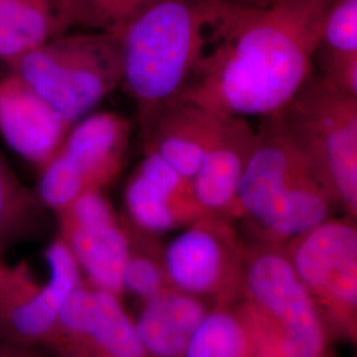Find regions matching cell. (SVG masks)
Here are the masks:
<instances>
[{"label":"cell","mask_w":357,"mask_h":357,"mask_svg":"<svg viewBox=\"0 0 357 357\" xmlns=\"http://www.w3.org/2000/svg\"><path fill=\"white\" fill-rule=\"evenodd\" d=\"M332 0H209L204 56L178 100L220 115L275 114L314 72Z\"/></svg>","instance_id":"obj_1"},{"label":"cell","mask_w":357,"mask_h":357,"mask_svg":"<svg viewBox=\"0 0 357 357\" xmlns=\"http://www.w3.org/2000/svg\"><path fill=\"white\" fill-rule=\"evenodd\" d=\"M209 0H150L116 31L122 82L141 126L178 100L204 56Z\"/></svg>","instance_id":"obj_2"},{"label":"cell","mask_w":357,"mask_h":357,"mask_svg":"<svg viewBox=\"0 0 357 357\" xmlns=\"http://www.w3.org/2000/svg\"><path fill=\"white\" fill-rule=\"evenodd\" d=\"M339 208L277 115L259 118L255 144L237 192V217L249 218L261 238L287 243Z\"/></svg>","instance_id":"obj_3"},{"label":"cell","mask_w":357,"mask_h":357,"mask_svg":"<svg viewBox=\"0 0 357 357\" xmlns=\"http://www.w3.org/2000/svg\"><path fill=\"white\" fill-rule=\"evenodd\" d=\"M70 123H76L122 82L116 32L68 31L8 65Z\"/></svg>","instance_id":"obj_4"},{"label":"cell","mask_w":357,"mask_h":357,"mask_svg":"<svg viewBox=\"0 0 357 357\" xmlns=\"http://www.w3.org/2000/svg\"><path fill=\"white\" fill-rule=\"evenodd\" d=\"M274 115L339 208L356 218L357 97L314 70Z\"/></svg>","instance_id":"obj_5"},{"label":"cell","mask_w":357,"mask_h":357,"mask_svg":"<svg viewBox=\"0 0 357 357\" xmlns=\"http://www.w3.org/2000/svg\"><path fill=\"white\" fill-rule=\"evenodd\" d=\"M243 281L280 357H324L327 333L319 305L298 277L286 243L259 238L246 246Z\"/></svg>","instance_id":"obj_6"},{"label":"cell","mask_w":357,"mask_h":357,"mask_svg":"<svg viewBox=\"0 0 357 357\" xmlns=\"http://www.w3.org/2000/svg\"><path fill=\"white\" fill-rule=\"evenodd\" d=\"M130 139L131 123L122 115L102 112L81 118L40 169L38 200L59 213L82 195L102 191L126 165Z\"/></svg>","instance_id":"obj_7"},{"label":"cell","mask_w":357,"mask_h":357,"mask_svg":"<svg viewBox=\"0 0 357 357\" xmlns=\"http://www.w3.org/2000/svg\"><path fill=\"white\" fill-rule=\"evenodd\" d=\"M245 245L231 220L205 213L163 249L167 281L197 298L225 296L243 281Z\"/></svg>","instance_id":"obj_8"},{"label":"cell","mask_w":357,"mask_h":357,"mask_svg":"<svg viewBox=\"0 0 357 357\" xmlns=\"http://www.w3.org/2000/svg\"><path fill=\"white\" fill-rule=\"evenodd\" d=\"M307 290L336 317L351 320L357 305V229L351 216L330 217L286 243Z\"/></svg>","instance_id":"obj_9"},{"label":"cell","mask_w":357,"mask_h":357,"mask_svg":"<svg viewBox=\"0 0 357 357\" xmlns=\"http://www.w3.org/2000/svg\"><path fill=\"white\" fill-rule=\"evenodd\" d=\"M60 217V238L75 255L93 287L119 296L131 250L128 227L122 225L102 191L78 197Z\"/></svg>","instance_id":"obj_10"},{"label":"cell","mask_w":357,"mask_h":357,"mask_svg":"<svg viewBox=\"0 0 357 357\" xmlns=\"http://www.w3.org/2000/svg\"><path fill=\"white\" fill-rule=\"evenodd\" d=\"M50 277L38 286L24 268L4 270L0 293L6 296V319L13 333L26 340H45L53 331L65 299L81 284V268L59 237L47 249Z\"/></svg>","instance_id":"obj_11"},{"label":"cell","mask_w":357,"mask_h":357,"mask_svg":"<svg viewBox=\"0 0 357 357\" xmlns=\"http://www.w3.org/2000/svg\"><path fill=\"white\" fill-rule=\"evenodd\" d=\"M125 203L131 225L153 236L187 227L205 215L191 180L151 151H143L128 178Z\"/></svg>","instance_id":"obj_12"},{"label":"cell","mask_w":357,"mask_h":357,"mask_svg":"<svg viewBox=\"0 0 357 357\" xmlns=\"http://www.w3.org/2000/svg\"><path fill=\"white\" fill-rule=\"evenodd\" d=\"M73 123L13 72L0 78V134L15 153L41 169Z\"/></svg>","instance_id":"obj_13"},{"label":"cell","mask_w":357,"mask_h":357,"mask_svg":"<svg viewBox=\"0 0 357 357\" xmlns=\"http://www.w3.org/2000/svg\"><path fill=\"white\" fill-rule=\"evenodd\" d=\"M255 144L246 118L222 115L204 159L191 178L193 196L208 215L237 217V192Z\"/></svg>","instance_id":"obj_14"},{"label":"cell","mask_w":357,"mask_h":357,"mask_svg":"<svg viewBox=\"0 0 357 357\" xmlns=\"http://www.w3.org/2000/svg\"><path fill=\"white\" fill-rule=\"evenodd\" d=\"M222 115L175 100L142 125L143 151H151L191 180L213 141Z\"/></svg>","instance_id":"obj_15"},{"label":"cell","mask_w":357,"mask_h":357,"mask_svg":"<svg viewBox=\"0 0 357 357\" xmlns=\"http://www.w3.org/2000/svg\"><path fill=\"white\" fill-rule=\"evenodd\" d=\"M208 312L202 298L175 289H166L146 301L135 327L147 356L184 357Z\"/></svg>","instance_id":"obj_16"},{"label":"cell","mask_w":357,"mask_h":357,"mask_svg":"<svg viewBox=\"0 0 357 357\" xmlns=\"http://www.w3.org/2000/svg\"><path fill=\"white\" fill-rule=\"evenodd\" d=\"M54 344L77 357H149L118 296L97 289L78 330Z\"/></svg>","instance_id":"obj_17"},{"label":"cell","mask_w":357,"mask_h":357,"mask_svg":"<svg viewBox=\"0 0 357 357\" xmlns=\"http://www.w3.org/2000/svg\"><path fill=\"white\" fill-rule=\"evenodd\" d=\"M65 32L60 0H0V61L4 64Z\"/></svg>","instance_id":"obj_18"},{"label":"cell","mask_w":357,"mask_h":357,"mask_svg":"<svg viewBox=\"0 0 357 357\" xmlns=\"http://www.w3.org/2000/svg\"><path fill=\"white\" fill-rule=\"evenodd\" d=\"M257 330L250 317L228 307L206 314L184 357H257Z\"/></svg>","instance_id":"obj_19"},{"label":"cell","mask_w":357,"mask_h":357,"mask_svg":"<svg viewBox=\"0 0 357 357\" xmlns=\"http://www.w3.org/2000/svg\"><path fill=\"white\" fill-rule=\"evenodd\" d=\"M131 250L123 271V290L142 298L144 302L162 293L167 287L163 264V249L155 241V236L131 225L128 227Z\"/></svg>","instance_id":"obj_20"},{"label":"cell","mask_w":357,"mask_h":357,"mask_svg":"<svg viewBox=\"0 0 357 357\" xmlns=\"http://www.w3.org/2000/svg\"><path fill=\"white\" fill-rule=\"evenodd\" d=\"M150 0H60L66 31L116 32Z\"/></svg>","instance_id":"obj_21"},{"label":"cell","mask_w":357,"mask_h":357,"mask_svg":"<svg viewBox=\"0 0 357 357\" xmlns=\"http://www.w3.org/2000/svg\"><path fill=\"white\" fill-rule=\"evenodd\" d=\"M33 206V195L20 184L0 155V238L22 228Z\"/></svg>","instance_id":"obj_22"},{"label":"cell","mask_w":357,"mask_h":357,"mask_svg":"<svg viewBox=\"0 0 357 357\" xmlns=\"http://www.w3.org/2000/svg\"><path fill=\"white\" fill-rule=\"evenodd\" d=\"M318 48L335 53H357V0H332Z\"/></svg>","instance_id":"obj_23"},{"label":"cell","mask_w":357,"mask_h":357,"mask_svg":"<svg viewBox=\"0 0 357 357\" xmlns=\"http://www.w3.org/2000/svg\"><path fill=\"white\" fill-rule=\"evenodd\" d=\"M314 70L335 88L357 97V53H335L317 48Z\"/></svg>","instance_id":"obj_24"},{"label":"cell","mask_w":357,"mask_h":357,"mask_svg":"<svg viewBox=\"0 0 357 357\" xmlns=\"http://www.w3.org/2000/svg\"><path fill=\"white\" fill-rule=\"evenodd\" d=\"M10 357H38L35 356V355H31V354H19V355H13V356Z\"/></svg>","instance_id":"obj_25"},{"label":"cell","mask_w":357,"mask_h":357,"mask_svg":"<svg viewBox=\"0 0 357 357\" xmlns=\"http://www.w3.org/2000/svg\"><path fill=\"white\" fill-rule=\"evenodd\" d=\"M4 270H6V268H3V266H1V264H0V282H1V278H3V274H4Z\"/></svg>","instance_id":"obj_26"},{"label":"cell","mask_w":357,"mask_h":357,"mask_svg":"<svg viewBox=\"0 0 357 357\" xmlns=\"http://www.w3.org/2000/svg\"><path fill=\"white\" fill-rule=\"evenodd\" d=\"M250 1H266V0H250Z\"/></svg>","instance_id":"obj_27"}]
</instances>
